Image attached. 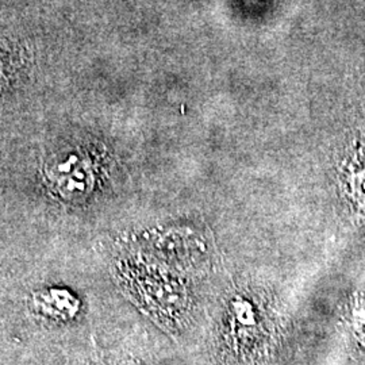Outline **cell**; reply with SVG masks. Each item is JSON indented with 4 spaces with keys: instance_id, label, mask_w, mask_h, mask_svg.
Here are the masks:
<instances>
[{
    "instance_id": "cell-1",
    "label": "cell",
    "mask_w": 365,
    "mask_h": 365,
    "mask_svg": "<svg viewBox=\"0 0 365 365\" xmlns=\"http://www.w3.org/2000/svg\"><path fill=\"white\" fill-rule=\"evenodd\" d=\"M1 78H3V76H1V69H0V80H1Z\"/></svg>"
}]
</instances>
